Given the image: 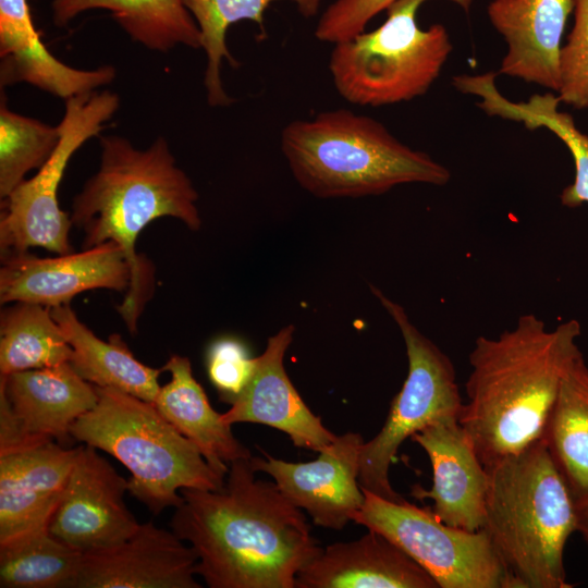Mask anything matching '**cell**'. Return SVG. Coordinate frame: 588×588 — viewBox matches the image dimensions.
<instances>
[{
    "label": "cell",
    "mask_w": 588,
    "mask_h": 588,
    "mask_svg": "<svg viewBox=\"0 0 588 588\" xmlns=\"http://www.w3.org/2000/svg\"><path fill=\"white\" fill-rule=\"evenodd\" d=\"M256 473L241 458L219 490L180 491L170 527L195 551L196 573L210 588H295L322 550L302 510Z\"/></svg>",
    "instance_id": "cell-1"
},
{
    "label": "cell",
    "mask_w": 588,
    "mask_h": 588,
    "mask_svg": "<svg viewBox=\"0 0 588 588\" xmlns=\"http://www.w3.org/2000/svg\"><path fill=\"white\" fill-rule=\"evenodd\" d=\"M580 333L575 319L548 330L526 314L499 336L476 339L458 422L485 466L542 438L562 379L581 353Z\"/></svg>",
    "instance_id": "cell-2"
},
{
    "label": "cell",
    "mask_w": 588,
    "mask_h": 588,
    "mask_svg": "<svg viewBox=\"0 0 588 588\" xmlns=\"http://www.w3.org/2000/svg\"><path fill=\"white\" fill-rule=\"evenodd\" d=\"M100 164L73 198V225L84 232L83 249L113 242L131 269L130 285L118 311L131 333L151 294L152 270L136 253L142 231L154 220L172 217L198 231V194L176 166L162 136L147 149L119 135L100 136Z\"/></svg>",
    "instance_id": "cell-3"
},
{
    "label": "cell",
    "mask_w": 588,
    "mask_h": 588,
    "mask_svg": "<svg viewBox=\"0 0 588 588\" xmlns=\"http://www.w3.org/2000/svg\"><path fill=\"white\" fill-rule=\"evenodd\" d=\"M483 529L516 588H569L564 549L576 501L542 439L486 466Z\"/></svg>",
    "instance_id": "cell-4"
},
{
    "label": "cell",
    "mask_w": 588,
    "mask_h": 588,
    "mask_svg": "<svg viewBox=\"0 0 588 588\" xmlns=\"http://www.w3.org/2000/svg\"><path fill=\"white\" fill-rule=\"evenodd\" d=\"M280 143L296 182L318 198L380 195L407 183L444 185L451 177L379 121L345 109L290 122Z\"/></svg>",
    "instance_id": "cell-5"
},
{
    "label": "cell",
    "mask_w": 588,
    "mask_h": 588,
    "mask_svg": "<svg viewBox=\"0 0 588 588\" xmlns=\"http://www.w3.org/2000/svg\"><path fill=\"white\" fill-rule=\"evenodd\" d=\"M96 390V406L73 424L71 436L120 461L131 473L128 492L154 515L181 505V489L222 488L225 477L154 403L112 388Z\"/></svg>",
    "instance_id": "cell-6"
},
{
    "label": "cell",
    "mask_w": 588,
    "mask_h": 588,
    "mask_svg": "<svg viewBox=\"0 0 588 588\" xmlns=\"http://www.w3.org/2000/svg\"><path fill=\"white\" fill-rule=\"evenodd\" d=\"M426 1L396 0L379 27L334 44L328 66L335 89L347 102L380 107L427 93L453 48L442 24L419 27L417 12ZM450 1L465 11L473 2Z\"/></svg>",
    "instance_id": "cell-7"
},
{
    "label": "cell",
    "mask_w": 588,
    "mask_h": 588,
    "mask_svg": "<svg viewBox=\"0 0 588 588\" xmlns=\"http://www.w3.org/2000/svg\"><path fill=\"white\" fill-rule=\"evenodd\" d=\"M370 290L401 331L408 372L391 402L381 430L363 444L358 481L362 489L393 502H404L389 478L399 448L437 420L458 418L463 402L450 357L417 329L400 304L375 285Z\"/></svg>",
    "instance_id": "cell-8"
},
{
    "label": "cell",
    "mask_w": 588,
    "mask_h": 588,
    "mask_svg": "<svg viewBox=\"0 0 588 588\" xmlns=\"http://www.w3.org/2000/svg\"><path fill=\"white\" fill-rule=\"evenodd\" d=\"M363 491L365 500L353 522L395 543L438 588H516L483 528L469 531L453 527L438 519L431 507Z\"/></svg>",
    "instance_id": "cell-9"
},
{
    "label": "cell",
    "mask_w": 588,
    "mask_h": 588,
    "mask_svg": "<svg viewBox=\"0 0 588 588\" xmlns=\"http://www.w3.org/2000/svg\"><path fill=\"white\" fill-rule=\"evenodd\" d=\"M120 106L109 90H94L65 99L59 123L60 142L45 164L20 183L7 198L0 220L1 254L42 247L64 255L72 253L69 240L71 216L61 210L58 189L71 157L89 138L98 136Z\"/></svg>",
    "instance_id": "cell-10"
},
{
    "label": "cell",
    "mask_w": 588,
    "mask_h": 588,
    "mask_svg": "<svg viewBox=\"0 0 588 588\" xmlns=\"http://www.w3.org/2000/svg\"><path fill=\"white\" fill-rule=\"evenodd\" d=\"M128 480L96 448L81 445L50 534L82 553L125 541L140 525L124 502Z\"/></svg>",
    "instance_id": "cell-11"
},
{
    "label": "cell",
    "mask_w": 588,
    "mask_h": 588,
    "mask_svg": "<svg viewBox=\"0 0 588 588\" xmlns=\"http://www.w3.org/2000/svg\"><path fill=\"white\" fill-rule=\"evenodd\" d=\"M364 443L359 433L346 432L310 462H287L264 452L265 458L252 456L250 463L257 473L268 474L316 525L341 530L353 522L365 500L358 481Z\"/></svg>",
    "instance_id": "cell-12"
},
{
    "label": "cell",
    "mask_w": 588,
    "mask_h": 588,
    "mask_svg": "<svg viewBox=\"0 0 588 588\" xmlns=\"http://www.w3.org/2000/svg\"><path fill=\"white\" fill-rule=\"evenodd\" d=\"M131 269L122 249L106 242L78 253L37 257L28 252L2 255L0 302L46 307L70 304L95 289L127 291Z\"/></svg>",
    "instance_id": "cell-13"
},
{
    "label": "cell",
    "mask_w": 588,
    "mask_h": 588,
    "mask_svg": "<svg viewBox=\"0 0 588 588\" xmlns=\"http://www.w3.org/2000/svg\"><path fill=\"white\" fill-rule=\"evenodd\" d=\"M196 565L191 546L147 522L117 546L83 553L72 588H200Z\"/></svg>",
    "instance_id": "cell-14"
},
{
    "label": "cell",
    "mask_w": 588,
    "mask_h": 588,
    "mask_svg": "<svg viewBox=\"0 0 588 588\" xmlns=\"http://www.w3.org/2000/svg\"><path fill=\"white\" fill-rule=\"evenodd\" d=\"M411 439L425 450L432 467L431 489L416 485L412 494L432 500L431 511L446 525L482 529L488 471L458 418L437 420Z\"/></svg>",
    "instance_id": "cell-15"
},
{
    "label": "cell",
    "mask_w": 588,
    "mask_h": 588,
    "mask_svg": "<svg viewBox=\"0 0 588 588\" xmlns=\"http://www.w3.org/2000/svg\"><path fill=\"white\" fill-rule=\"evenodd\" d=\"M294 332V324H287L268 339L262 354L255 357L249 381L222 417L229 425H267L286 433L295 446L319 453L338 436L309 409L286 373L284 356Z\"/></svg>",
    "instance_id": "cell-16"
},
{
    "label": "cell",
    "mask_w": 588,
    "mask_h": 588,
    "mask_svg": "<svg viewBox=\"0 0 588 588\" xmlns=\"http://www.w3.org/2000/svg\"><path fill=\"white\" fill-rule=\"evenodd\" d=\"M79 448L48 441L0 455V544L49 529Z\"/></svg>",
    "instance_id": "cell-17"
},
{
    "label": "cell",
    "mask_w": 588,
    "mask_h": 588,
    "mask_svg": "<svg viewBox=\"0 0 588 588\" xmlns=\"http://www.w3.org/2000/svg\"><path fill=\"white\" fill-rule=\"evenodd\" d=\"M572 0H492L487 14L507 44L499 73L558 91Z\"/></svg>",
    "instance_id": "cell-18"
},
{
    "label": "cell",
    "mask_w": 588,
    "mask_h": 588,
    "mask_svg": "<svg viewBox=\"0 0 588 588\" xmlns=\"http://www.w3.org/2000/svg\"><path fill=\"white\" fill-rule=\"evenodd\" d=\"M0 392L26 436L63 445L72 438L73 424L98 402L96 387L70 362L0 375Z\"/></svg>",
    "instance_id": "cell-19"
},
{
    "label": "cell",
    "mask_w": 588,
    "mask_h": 588,
    "mask_svg": "<svg viewBox=\"0 0 588 588\" xmlns=\"http://www.w3.org/2000/svg\"><path fill=\"white\" fill-rule=\"evenodd\" d=\"M295 588H438L433 578L383 535L368 529L335 542L304 566Z\"/></svg>",
    "instance_id": "cell-20"
},
{
    "label": "cell",
    "mask_w": 588,
    "mask_h": 588,
    "mask_svg": "<svg viewBox=\"0 0 588 588\" xmlns=\"http://www.w3.org/2000/svg\"><path fill=\"white\" fill-rule=\"evenodd\" d=\"M0 83H27L64 100L115 78L111 65L79 70L50 53L36 30L27 0H0Z\"/></svg>",
    "instance_id": "cell-21"
},
{
    "label": "cell",
    "mask_w": 588,
    "mask_h": 588,
    "mask_svg": "<svg viewBox=\"0 0 588 588\" xmlns=\"http://www.w3.org/2000/svg\"><path fill=\"white\" fill-rule=\"evenodd\" d=\"M162 369L170 372L171 379L160 388L154 405L199 449L218 474L225 477L232 462L253 456L234 437L232 425L211 407L187 357L172 355Z\"/></svg>",
    "instance_id": "cell-22"
},
{
    "label": "cell",
    "mask_w": 588,
    "mask_h": 588,
    "mask_svg": "<svg viewBox=\"0 0 588 588\" xmlns=\"http://www.w3.org/2000/svg\"><path fill=\"white\" fill-rule=\"evenodd\" d=\"M497 74L458 75L456 89L480 97L477 106L490 117L520 122L528 130L544 127L558 136L569 150L575 166L574 182L561 193V203L577 208L588 203V135L580 132L573 117L559 110V96L552 93L532 95L527 101L512 102L498 90Z\"/></svg>",
    "instance_id": "cell-23"
},
{
    "label": "cell",
    "mask_w": 588,
    "mask_h": 588,
    "mask_svg": "<svg viewBox=\"0 0 588 588\" xmlns=\"http://www.w3.org/2000/svg\"><path fill=\"white\" fill-rule=\"evenodd\" d=\"M50 311L72 347L70 364L84 380L155 401L161 388L158 377L162 368H151L136 359L119 334L110 335L108 341L98 338L79 321L70 304L51 307Z\"/></svg>",
    "instance_id": "cell-24"
},
{
    "label": "cell",
    "mask_w": 588,
    "mask_h": 588,
    "mask_svg": "<svg viewBox=\"0 0 588 588\" xmlns=\"http://www.w3.org/2000/svg\"><path fill=\"white\" fill-rule=\"evenodd\" d=\"M51 7L58 26L79 13L103 9L134 41L150 50L167 52L177 45L201 48L199 28L183 0H53Z\"/></svg>",
    "instance_id": "cell-25"
},
{
    "label": "cell",
    "mask_w": 588,
    "mask_h": 588,
    "mask_svg": "<svg viewBox=\"0 0 588 588\" xmlns=\"http://www.w3.org/2000/svg\"><path fill=\"white\" fill-rule=\"evenodd\" d=\"M541 439L575 501L588 495V367L581 353L562 379Z\"/></svg>",
    "instance_id": "cell-26"
},
{
    "label": "cell",
    "mask_w": 588,
    "mask_h": 588,
    "mask_svg": "<svg viewBox=\"0 0 588 588\" xmlns=\"http://www.w3.org/2000/svg\"><path fill=\"white\" fill-rule=\"evenodd\" d=\"M72 347L50 308L16 302L0 317V375L68 363Z\"/></svg>",
    "instance_id": "cell-27"
},
{
    "label": "cell",
    "mask_w": 588,
    "mask_h": 588,
    "mask_svg": "<svg viewBox=\"0 0 588 588\" xmlns=\"http://www.w3.org/2000/svg\"><path fill=\"white\" fill-rule=\"evenodd\" d=\"M275 0H183L193 15L201 37V48L207 57L204 75L207 101L212 107H225L233 102L226 94L221 79L222 60L232 66L237 62L225 44L230 25L240 21H253L264 30V13ZM296 3L304 16H314L321 0H291Z\"/></svg>",
    "instance_id": "cell-28"
},
{
    "label": "cell",
    "mask_w": 588,
    "mask_h": 588,
    "mask_svg": "<svg viewBox=\"0 0 588 588\" xmlns=\"http://www.w3.org/2000/svg\"><path fill=\"white\" fill-rule=\"evenodd\" d=\"M82 554L49 529L25 534L0 544V587L72 588Z\"/></svg>",
    "instance_id": "cell-29"
},
{
    "label": "cell",
    "mask_w": 588,
    "mask_h": 588,
    "mask_svg": "<svg viewBox=\"0 0 588 588\" xmlns=\"http://www.w3.org/2000/svg\"><path fill=\"white\" fill-rule=\"evenodd\" d=\"M61 137L59 124L48 125L37 119L11 111L1 97L0 107V197L4 199L41 168L57 148Z\"/></svg>",
    "instance_id": "cell-30"
},
{
    "label": "cell",
    "mask_w": 588,
    "mask_h": 588,
    "mask_svg": "<svg viewBox=\"0 0 588 588\" xmlns=\"http://www.w3.org/2000/svg\"><path fill=\"white\" fill-rule=\"evenodd\" d=\"M574 24L561 48V102L577 110L588 108V0H572Z\"/></svg>",
    "instance_id": "cell-31"
},
{
    "label": "cell",
    "mask_w": 588,
    "mask_h": 588,
    "mask_svg": "<svg viewBox=\"0 0 588 588\" xmlns=\"http://www.w3.org/2000/svg\"><path fill=\"white\" fill-rule=\"evenodd\" d=\"M254 368L255 357H249L245 346L235 339L217 340L208 350V376L225 402L231 403L241 393Z\"/></svg>",
    "instance_id": "cell-32"
},
{
    "label": "cell",
    "mask_w": 588,
    "mask_h": 588,
    "mask_svg": "<svg viewBox=\"0 0 588 588\" xmlns=\"http://www.w3.org/2000/svg\"><path fill=\"white\" fill-rule=\"evenodd\" d=\"M396 0H335L320 16L318 40L338 44L366 30L368 23Z\"/></svg>",
    "instance_id": "cell-33"
},
{
    "label": "cell",
    "mask_w": 588,
    "mask_h": 588,
    "mask_svg": "<svg viewBox=\"0 0 588 588\" xmlns=\"http://www.w3.org/2000/svg\"><path fill=\"white\" fill-rule=\"evenodd\" d=\"M41 443L45 442L36 441L24 433L10 408L7 397L0 392V455Z\"/></svg>",
    "instance_id": "cell-34"
},
{
    "label": "cell",
    "mask_w": 588,
    "mask_h": 588,
    "mask_svg": "<svg viewBox=\"0 0 588 588\" xmlns=\"http://www.w3.org/2000/svg\"><path fill=\"white\" fill-rule=\"evenodd\" d=\"M576 531H578L588 543V495L576 501Z\"/></svg>",
    "instance_id": "cell-35"
}]
</instances>
